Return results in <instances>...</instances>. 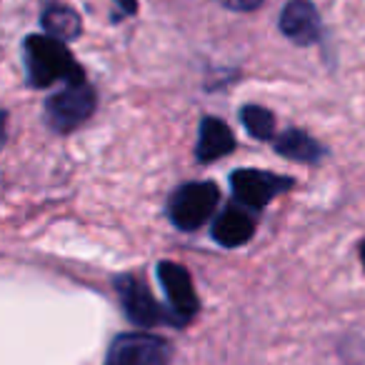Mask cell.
Segmentation results:
<instances>
[{
	"instance_id": "obj_13",
	"label": "cell",
	"mask_w": 365,
	"mask_h": 365,
	"mask_svg": "<svg viewBox=\"0 0 365 365\" xmlns=\"http://www.w3.org/2000/svg\"><path fill=\"white\" fill-rule=\"evenodd\" d=\"M240 118H243L245 130L253 138H258V140L273 138L275 123H273V113L270 110H265V108H260V106H245L243 110H240Z\"/></svg>"
},
{
	"instance_id": "obj_11",
	"label": "cell",
	"mask_w": 365,
	"mask_h": 365,
	"mask_svg": "<svg viewBox=\"0 0 365 365\" xmlns=\"http://www.w3.org/2000/svg\"><path fill=\"white\" fill-rule=\"evenodd\" d=\"M43 28H46V33L51 38L66 43L81 36V18H78V13L73 8L53 3V6H46V11H43Z\"/></svg>"
},
{
	"instance_id": "obj_2",
	"label": "cell",
	"mask_w": 365,
	"mask_h": 365,
	"mask_svg": "<svg viewBox=\"0 0 365 365\" xmlns=\"http://www.w3.org/2000/svg\"><path fill=\"white\" fill-rule=\"evenodd\" d=\"M218 188L215 182H185L175 193L170 195V205L168 213L170 220L180 230H195L213 215L215 205H218Z\"/></svg>"
},
{
	"instance_id": "obj_5",
	"label": "cell",
	"mask_w": 365,
	"mask_h": 365,
	"mask_svg": "<svg viewBox=\"0 0 365 365\" xmlns=\"http://www.w3.org/2000/svg\"><path fill=\"white\" fill-rule=\"evenodd\" d=\"M170 345L148 333H123L113 340L106 365H168Z\"/></svg>"
},
{
	"instance_id": "obj_4",
	"label": "cell",
	"mask_w": 365,
	"mask_h": 365,
	"mask_svg": "<svg viewBox=\"0 0 365 365\" xmlns=\"http://www.w3.org/2000/svg\"><path fill=\"white\" fill-rule=\"evenodd\" d=\"M118 295L123 300L128 318L135 320L140 325H185V320L175 313V310H165L163 305L155 303L153 293L148 285L135 275H123L118 278Z\"/></svg>"
},
{
	"instance_id": "obj_12",
	"label": "cell",
	"mask_w": 365,
	"mask_h": 365,
	"mask_svg": "<svg viewBox=\"0 0 365 365\" xmlns=\"http://www.w3.org/2000/svg\"><path fill=\"white\" fill-rule=\"evenodd\" d=\"M275 150L283 158L290 160H300V163H318L325 155V150L313 140L310 135L300 130H285L283 135L275 140Z\"/></svg>"
},
{
	"instance_id": "obj_1",
	"label": "cell",
	"mask_w": 365,
	"mask_h": 365,
	"mask_svg": "<svg viewBox=\"0 0 365 365\" xmlns=\"http://www.w3.org/2000/svg\"><path fill=\"white\" fill-rule=\"evenodd\" d=\"M26 58L28 83L33 88H48L53 83H73L86 81L78 63L73 61L71 51L63 41H56L51 36H31L23 46Z\"/></svg>"
},
{
	"instance_id": "obj_14",
	"label": "cell",
	"mask_w": 365,
	"mask_h": 365,
	"mask_svg": "<svg viewBox=\"0 0 365 365\" xmlns=\"http://www.w3.org/2000/svg\"><path fill=\"white\" fill-rule=\"evenodd\" d=\"M218 3L228 8V11L248 13V11H255V8H260L265 0H218Z\"/></svg>"
},
{
	"instance_id": "obj_6",
	"label": "cell",
	"mask_w": 365,
	"mask_h": 365,
	"mask_svg": "<svg viewBox=\"0 0 365 365\" xmlns=\"http://www.w3.org/2000/svg\"><path fill=\"white\" fill-rule=\"evenodd\" d=\"M230 185H233L235 198L243 205L265 208L275 195L293 188V178L275 175V173H268V170H250V168H243V170H235L233 175H230Z\"/></svg>"
},
{
	"instance_id": "obj_16",
	"label": "cell",
	"mask_w": 365,
	"mask_h": 365,
	"mask_svg": "<svg viewBox=\"0 0 365 365\" xmlns=\"http://www.w3.org/2000/svg\"><path fill=\"white\" fill-rule=\"evenodd\" d=\"M360 260H363V268H365V240L360 243Z\"/></svg>"
},
{
	"instance_id": "obj_7",
	"label": "cell",
	"mask_w": 365,
	"mask_h": 365,
	"mask_svg": "<svg viewBox=\"0 0 365 365\" xmlns=\"http://www.w3.org/2000/svg\"><path fill=\"white\" fill-rule=\"evenodd\" d=\"M158 278H160L170 308L175 310L182 320H190L198 313V308H200L198 295H195V288H193V283H190L188 270L182 268V265L163 260V263H158Z\"/></svg>"
},
{
	"instance_id": "obj_10",
	"label": "cell",
	"mask_w": 365,
	"mask_h": 365,
	"mask_svg": "<svg viewBox=\"0 0 365 365\" xmlns=\"http://www.w3.org/2000/svg\"><path fill=\"white\" fill-rule=\"evenodd\" d=\"M233 148H235L233 130H230L223 120H218V118H203L195 158H198L200 163H210V160H215V158L228 155Z\"/></svg>"
},
{
	"instance_id": "obj_15",
	"label": "cell",
	"mask_w": 365,
	"mask_h": 365,
	"mask_svg": "<svg viewBox=\"0 0 365 365\" xmlns=\"http://www.w3.org/2000/svg\"><path fill=\"white\" fill-rule=\"evenodd\" d=\"M118 11H120V18L133 16V13L138 11L135 0H118Z\"/></svg>"
},
{
	"instance_id": "obj_8",
	"label": "cell",
	"mask_w": 365,
	"mask_h": 365,
	"mask_svg": "<svg viewBox=\"0 0 365 365\" xmlns=\"http://www.w3.org/2000/svg\"><path fill=\"white\" fill-rule=\"evenodd\" d=\"M280 31L298 46H313L320 38V16L310 0H290L280 13Z\"/></svg>"
},
{
	"instance_id": "obj_9",
	"label": "cell",
	"mask_w": 365,
	"mask_h": 365,
	"mask_svg": "<svg viewBox=\"0 0 365 365\" xmlns=\"http://www.w3.org/2000/svg\"><path fill=\"white\" fill-rule=\"evenodd\" d=\"M255 233V220L240 205H230L218 215L213 223V238L225 248H238V245L248 243Z\"/></svg>"
},
{
	"instance_id": "obj_3",
	"label": "cell",
	"mask_w": 365,
	"mask_h": 365,
	"mask_svg": "<svg viewBox=\"0 0 365 365\" xmlns=\"http://www.w3.org/2000/svg\"><path fill=\"white\" fill-rule=\"evenodd\" d=\"M93 110H96V91L86 81L66 83V88L51 96L46 103V118L58 133L78 128L86 118H91Z\"/></svg>"
}]
</instances>
